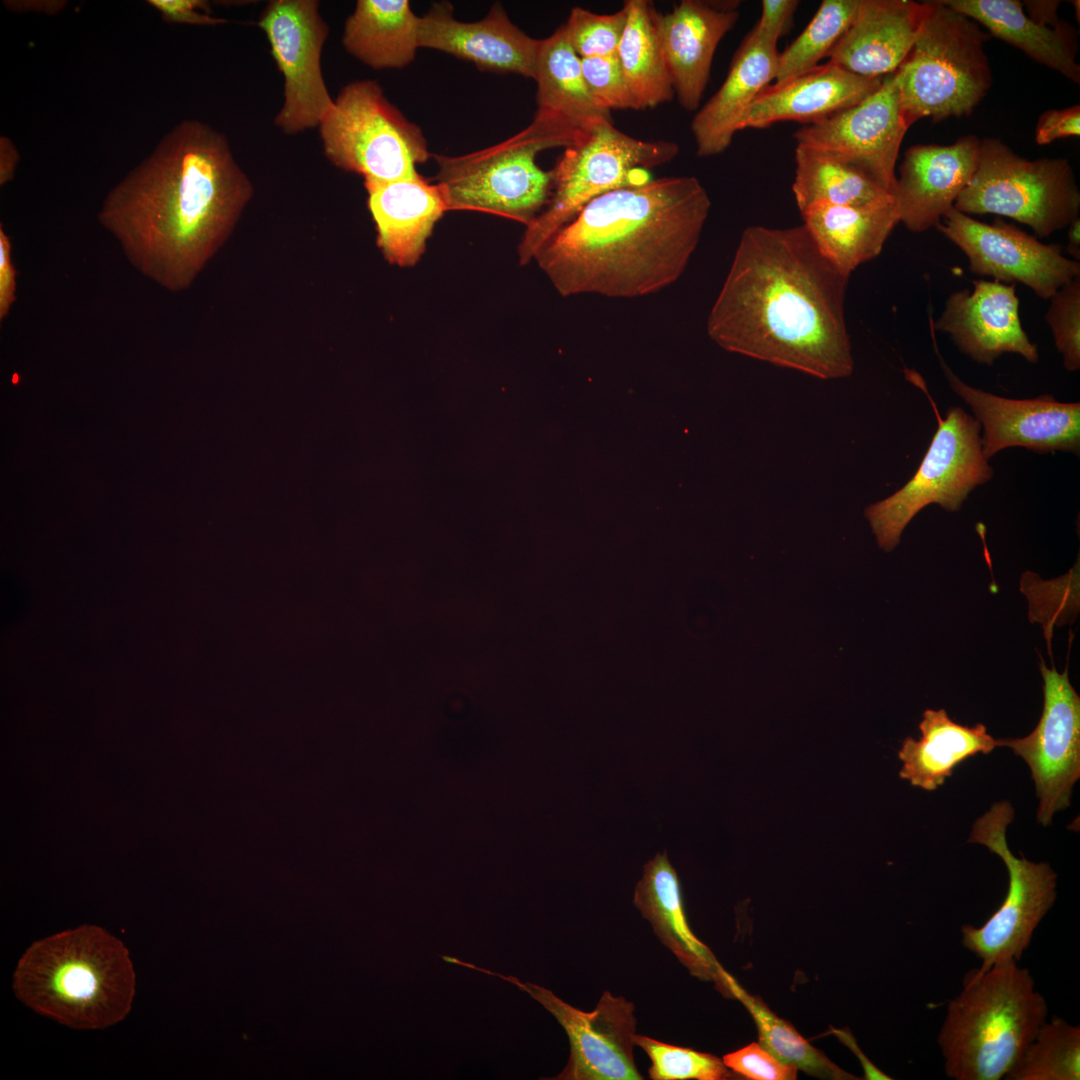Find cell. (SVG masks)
I'll return each instance as SVG.
<instances>
[{
    "mask_svg": "<svg viewBox=\"0 0 1080 1080\" xmlns=\"http://www.w3.org/2000/svg\"><path fill=\"white\" fill-rule=\"evenodd\" d=\"M938 356L951 389L970 406L983 427L982 452L987 460L1010 447L1079 455V402H1059L1052 395L1032 399L994 395L962 381Z\"/></svg>",
    "mask_w": 1080,
    "mask_h": 1080,
    "instance_id": "obj_18",
    "label": "cell"
},
{
    "mask_svg": "<svg viewBox=\"0 0 1080 1080\" xmlns=\"http://www.w3.org/2000/svg\"><path fill=\"white\" fill-rule=\"evenodd\" d=\"M1026 4L1027 14L1032 19L1049 26L1061 25L1056 13L1059 1H1027Z\"/></svg>",
    "mask_w": 1080,
    "mask_h": 1080,
    "instance_id": "obj_49",
    "label": "cell"
},
{
    "mask_svg": "<svg viewBox=\"0 0 1080 1080\" xmlns=\"http://www.w3.org/2000/svg\"><path fill=\"white\" fill-rule=\"evenodd\" d=\"M446 962L497 976L514 984L547 1009L565 1030L570 1056L563 1071L552 1080H640L633 1056L636 1029L634 1005L624 997L605 991L595 1009L583 1012L552 991L502 975L455 957L442 956Z\"/></svg>",
    "mask_w": 1080,
    "mask_h": 1080,
    "instance_id": "obj_14",
    "label": "cell"
},
{
    "mask_svg": "<svg viewBox=\"0 0 1080 1080\" xmlns=\"http://www.w3.org/2000/svg\"><path fill=\"white\" fill-rule=\"evenodd\" d=\"M627 21L623 8L612 14H596L574 7L566 24L567 38L580 58L616 55Z\"/></svg>",
    "mask_w": 1080,
    "mask_h": 1080,
    "instance_id": "obj_39",
    "label": "cell"
},
{
    "mask_svg": "<svg viewBox=\"0 0 1080 1080\" xmlns=\"http://www.w3.org/2000/svg\"><path fill=\"white\" fill-rule=\"evenodd\" d=\"M1013 819L1009 801L995 802L974 822L968 839L998 855L1009 878L1004 901L989 919L979 927H961L962 944L981 961L980 969L1004 961L1019 962L1056 900L1057 874L1050 864L1016 857L1008 847L1006 830Z\"/></svg>",
    "mask_w": 1080,
    "mask_h": 1080,
    "instance_id": "obj_12",
    "label": "cell"
},
{
    "mask_svg": "<svg viewBox=\"0 0 1080 1080\" xmlns=\"http://www.w3.org/2000/svg\"><path fill=\"white\" fill-rule=\"evenodd\" d=\"M859 0H824L802 33L778 53L773 84L784 83L818 66L849 27Z\"/></svg>",
    "mask_w": 1080,
    "mask_h": 1080,
    "instance_id": "obj_36",
    "label": "cell"
},
{
    "mask_svg": "<svg viewBox=\"0 0 1080 1080\" xmlns=\"http://www.w3.org/2000/svg\"><path fill=\"white\" fill-rule=\"evenodd\" d=\"M778 53L777 42L753 30L745 37L723 84L692 120L699 157L715 156L729 147L745 113L773 81Z\"/></svg>",
    "mask_w": 1080,
    "mask_h": 1080,
    "instance_id": "obj_25",
    "label": "cell"
},
{
    "mask_svg": "<svg viewBox=\"0 0 1080 1080\" xmlns=\"http://www.w3.org/2000/svg\"><path fill=\"white\" fill-rule=\"evenodd\" d=\"M710 207L692 176L618 188L584 206L533 260L563 297L653 294L684 272Z\"/></svg>",
    "mask_w": 1080,
    "mask_h": 1080,
    "instance_id": "obj_3",
    "label": "cell"
},
{
    "mask_svg": "<svg viewBox=\"0 0 1080 1080\" xmlns=\"http://www.w3.org/2000/svg\"><path fill=\"white\" fill-rule=\"evenodd\" d=\"M12 243L3 226H0V320L6 318L16 299V269L12 257Z\"/></svg>",
    "mask_w": 1080,
    "mask_h": 1080,
    "instance_id": "obj_46",
    "label": "cell"
},
{
    "mask_svg": "<svg viewBox=\"0 0 1080 1080\" xmlns=\"http://www.w3.org/2000/svg\"><path fill=\"white\" fill-rule=\"evenodd\" d=\"M679 152L675 142L645 141L604 124L566 147L552 169L549 200L526 226L518 245L521 265L594 198L651 180L648 170L671 161Z\"/></svg>",
    "mask_w": 1080,
    "mask_h": 1080,
    "instance_id": "obj_8",
    "label": "cell"
},
{
    "mask_svg": "<svg viewBox=\"0 0 1080 1080\" xmlns=\"http://www.w3.org/2000/svg\"><path fill=\"white\" fill-rule=\"evenodd\" d=\"M364 184L378 244L385 258L402 267L415 265L436 222L448 211L439 186L420 174Z\"/></svg>",
    "mask_w": 1080,
    "mask_h": 1080,
    "instance_id": "obj_26",
    "label": "cell"
},
{
    "mask_svg": "<svg viewBox=\"0 0 1080 1080\" xmlns=\"http://www.w3.org/2000/svg\"><path fill=\"white\" fill-rule=\"evenodd\" d=\"M580 59L584 79L598 105L609 111L636 110L617 54Z\"/></svg>",
    "mask_w": 1080,
    "mask_h": 1080,
    "instance_id": "obj_41",
    "label": "cell"
},
{
    "mask_svg": "<svg viewBox=\"0 0 1080 1080\" xmlns=\"http://www.w3.org/2000/svg\"><path fill=\"white\" fill-rule=\"evenodd\" d=\"M739 1L682 0L655 21L680 105L694 111L707 86L713 57L722 38L734 27Z\"/></svg>",
    "mask_w": 1080,
    "mask_h": 1080,
    "instance_id": "obj_22",
    "label": "cell"
},
{
    "mask_svg": "<svg viewBox=\"0 0 1080 1080\" xmlns=\"http://www.w3.org/2000/svg\"><path fill=\"white\" fill-rule=\"evenodd\" d=\"M724 1064L732 1071L754 1080H793L797 1068L775 1057L758 1043L729 1053L723 1057Z\"/></svg>",
    "mask_w": 1080,
    "mask_h": 1080,
    "instance_id": "obj_42",
    "label": "cell"
},
{
    "mask_svg": "<svg viewBox=\"0 0 1080 1080\" xmlns=\"http://www.w3.org/2000/svg\"><path fill=\"white\" fill-rule=\"evenodd\" d=\"M900 103L897 70L861 102L794 134L797 145L843 160L877 181L894 196L895 166L909 128Z\"/></svg>",
    "mask_w": 1080,
    "mask_h": 1080,
    "instance_id": "obj_16",
    "label": "cell"
},
{
    "mask_svg": "<svg viewBox=\"0 0 1080 1080\" xmlns=\"http://www.w3.org/2000/svg\"><path fill=\"white\" fill-rule=\"evenodd\" d=\"M927 10V2L859 0L828 62L868 78L894 73L912 50Z\"/></svg>",
    "mask_w": 1080,
    "mask_h": 1080,
    "instance_id": "obj_23",
    "label": "cell"
},
{
    "mask_svg": "<svg viewBox=\"0 0 1080 1080\" xmlns=\"http://www.w3.org/2000/svg\"><path fill=\"white\" fill-rule=\"evenodd\" d=\"M1039 666L1044 703L1037 726L1026 737L998 739V746L1010 748L1030 768L1039 799L1036 818L1048 826L1070 805L1080 778V697L1067 670L1060 674L1043 662Z\"/></svg>",
    "mask_w": 1080,
    "mask_h": 1080,
    "instance_id": "obj_17",
    "label": "cell"
},
{
    "mask_svg": "<svg viewBox=\"0 0 1080 1080\" xmlns=\"http://www.w3.org/2000/svg\"><path fill=\"white\" fill-rule=\"evenodd\" d=\"M1048 1005L1017 961L972 969L937 1036L947 1077L1005 1079L1047 1020Z\"/></svg>",
    "mask_w": 1080,
    "mask_h": 1080,
    "instance_id": "obj_5",
    "label": "cell"
},
{
    "mask_svg": "<svg viewBox=\"0 0 1080 1080\" xmlns=\"http://www.w3.org/2000/svg\"><path fill=\"white\" fill-rule=\"evenodd\" d=\"M633 1043L651 1059L648 1074L653 1080H722L733 1075L723 1060L690 1048L678 1047L635 1034Z\"/></svg>",
    "mask_w": 1080,
    "mask_h": 1080,
    "instance_id": "obj_38",
    "label": "cell"
},
{
    "mask_svg": "<svg viewBox=\"0 0 1080 1080\" xmlns=\"http://www.w3.org/2000/svg\"><path fill=\"white\" fill-rule=\"evenodd\" d=\"M318 127L325 157L365 181L415 177L416 166L431 156L422 130L373 80L345 85Z\"/></svg>",
    "mask_w": 1080,
    "mask_h": 1080,
    "instance_id": "obj_11",
    "label": "cell"
},
{
    "mask_svg": "<svg viewBox=\"0 0 1080 1080\" xmlns=\"http://www.w3.org/2000/svg\"><path fill=\"white\" fill-rule=\"evenodd\" d=\"M1015 289V284L975 280L973 290L951 293L930 325L948 334L959 351L978 363L992 365L1004 353L1036 363L1038 346L1022 327Z\"/></svg>",
    "mask_w": 1080,
    "mask_h": 1080,
    "instance_id": "obj_19",
    "label": "cell"
},
{
    "mask_svg": "<svg viewBox=\"0 0 1080 1080\" xmlns=\"http://www.w3.org/2000/svg\"><path fill=\"white\" fill-rule=\"evenodd\" d=\"M884 77L868 78L827 62L784 83L770 84L753 101L739 131L783 121L819 122L864 100Z\"/></svg>",
    "mask_w": 1080,
    "mask_h": 1080,
    "instance_id": "obj_24",
    "label": "cell"
},
{
    "mask_svg": "<svg viewBox=\"0 0 1080 1080\" xmlns=\"http://www.w3.org/2000/svg\"><path fill=\"white\" fill-rule=\"evenodd\" d=\"M801 215L820 253L848 277L859 265L881 253L900 222L895 199L860 206L820 204Z\"/></svg>",
    "mask_w": 1080,
    "mask_h": 1080,
    "instance_id": "obj_27",
    "label": "cell"
},
{
    "mask_svg": "<svg viewBox=\"0 0 1080 1080\" xmlns=\"http://www.w3.org/2000/svg\"><path fill=\"white\" fill-rule=\"evenodd\" d=\"M953 207L1005 216L1047 237L1079 217L1080 190L1068 159L1028 160L999 138H984L975 172Z\"/></svg>",
    "mask_w": 1080,
    "mask_h": 1080,
    "instance_id": "obj_10",
    "label": "cell"
},
{
    "mask_svg": "<svg viewBox=\"0 0 1080 1080\" xmlns=\"http://www.w3.org/2000/svg\"><path fill=\"white\" fill-rule=\"evenodd\" d=\"M1055 346L1068 371L1080 368V276L1063 285L1051 298L1045 315Z\"/></svg>",
    "mask_w": 1080,
    "mask_h": 1080,
    "instance_id": "obj_40",
    "label": "cell"
},
{
    "mask_svg": "<svg viewBox=\"0 0 1080 1080\" xmlns=\"http://www.w3.org/2000/svg\"><path fill=\"white\" fill-rule=\"evenodd\" d=\"M534 80L537 109L555 113L584 132L612 123L611 112L598 105L586 84L564 25L541 40Z\"/></svg>",
    "mask_w": 1080,
    "mask_h": 1080,
    "instance_id": "obj_32",
    "label": "cell"
},
{
    "mask_svg": "<svg viewBox=\"0 0 1080 1080\" xmlns=\"http://www.w3.org/2000/svg\"><path fill=\"white\" fill-rule=\"evenodd\" d=\"M634 904L661 942L695 976L723 987L724 969L709 948L692 932L686 919L681 886L667 853H658L644 866Z\"/></svg>",
    "mask_w": 1080,
    "mask_h": 1080,
    "instance_id": "obj_28",
    "label": "cell"
},
{
    "mask_svg": "<svg viewBox=\"0 0 1080 1080\" xmlns=\"http://www.w3.org/2000/svg\"><path fill=\"white\" fill-rule=\"evenodd\" d=\"M942 1L1034 61L1080 83L1076 47L1062 25L1049 26L1032 19L1017 0Z\"/></svg>",
    "mask_w": 1080,
    "mask_h": 1080,
    "instance_id": "obj_30",
    "label": "cell"
},
{
    "mask_svg": "<svg viewBox=\"0 0 1080 1080\" xmlns=\"http://www.w3.org/2000/svg\"><path fill=\"white\" fill-rule=\"evenodd\" d=\"M919 729L918 740L906 737L902 742L898 752L902 761L899 776L927 791L942 786L964 760L989 754L998 747V739L987 732L985 725H960L944 709L925 710Z\"/></svg>",
    "mask_w": 1080,
    "mask_h": 1080,
    "instance_id": "obj_29",
    "label": "cell"
},
{
    "mask_svg": "<svg viewBox=\"0 0 1080 1080\" xmlns=\"http://www.w3.org/2000/svg\"><path fill=\"white\" fill-rule=\"evenodd\" d=\"M623 6L627 21L617 56L636 110L654 108L675 95L656 26V10L647 0H628Z\"/></svg>",
    "mask_w": 1080,
    "mask_h": 1080,
    "instance_id": "obj_33",
    "label": "cell"
},
{
    "mask_svg": "<svg viewBox=\"0 0 1080 1080\" xmlns=\"http://www.w3.org/2000/svg\"><path fill=\"white\" fill-rule=\"evenodd\" d=\"M540 42L518 28L499 3L475 22L454 18L448 2L433 4L418 18L419 48L454 55L486 71L534 79Z\"/></svg>",
    "mask_w": 1080,
    "mask_h": 1080,
    "instance_id": "obj_20",
    "label": "cell"
},
{
    "mask_svg": "<svg viewBox=\"0 0 1080 1080\" xmlns=\"http://www.w3.org/2000/svg\"><path fill=\"white\" fill-rule=\"evenodd\" d=\"M1067 253L1073 260L1080 261V218H1076L1068 225Z\"/></svg>",
    "mask_w": 1080,
    "mask_h": 1080,
    "instance_id": "obj_50",
    "label": "cell"
},
{
    "mask_svg": "<svg viewBox=\"0 0 1080 1080\" xmlns=\"http://www.w3.org/2000/svg\"><path fill=\"white\" fill-rule=\"evenodd\" d=\"M25 1005L75 1029L123 1020L135 994V973L123 943L96 925L35 941L13 974Z\"/></svg>",
    "mask_w": 1080,
    "mask_h": 1080,
    "instance_id": "obj_4",
    "label": "cell"
},
{
    "mask_svg": "<svg viewBox=\"0 0 1080 1080\" xmlns=\"http://www.w3.org/2000/svg\"><path fill=\"white\" fill-rule=\"evenodd\" d=\"M848 279L804 225L747 227L709 312L708 335L727 351L822 380L848 377Z\"/></svg>",
    "mask_w": 1080,
    "mask_h": 1080,
    "instance_id": "obj_2",
    "label": "cell"
},
{
    "mask_svg": "<svg viewBox=\"0 0 1080 1080\" xmlns=\"http://www.w3.org/2000/svg\"><path fill=\"white\" fill-rule=\"evenodd\" d=\"M792 191L800 213L815 205L860 206L894 196L859 168L827 153L797 145Z\"/></svg>",
    "mask_w": 1080,
    "mask_h": 1080,
    "instance_id": "obj_34",
    "label": "cell"
},
{
    "mask_svg": "<svg viewBox=\"0 0 1080 1080\" xmlns=\"http://www.w3.org/2000/svg\"><path fill=\"white\" fill-rule=\"evenodd\" d=\"M928 10L912 50L897 69L900 103L909 126L969 115L987 95L992 73L989 34L942 0Z\"/></svg>",
    "mask_w": 1080,
    "mask_h": 1080,
    "instance_id": "obj_7",
    "label": "cell"
},
{
    "mask_svg": "<svg viewBox=\"0 0 1080 1080\" xmlns=\"http://www.w3.org/2000/svg\"><path fill=\"white\" fill-rule=\"evenodd\" d=\"M798 3L796 0H763L760 19L752 30L778 42L790 29Z\"/></svg>",
    "mask_w": 1080,
    "mask_h": 1080,
    "instance_id": "obj_45",
    "label": "cell"
},
{
    "mask_svg": "<svg viewBox=\"0 0 1080 1080\" xmlns=\"http://www.w3.org/2000/svg\"><path fill=\"white\" fill-rule=\"evenodd\" d=\"M252 194L227 138L185 120L110 190L98 221L140 273L180 291L229 237Z\"/></svg>",
    "mask_w": 1080,
    "mask_h": 1080,
    "instance_id": "obj_1",
    "label": "cell"
},
{
    "mask_svg": "<svg viewBox=\"0 0 1080 1080\" xmlns=\"http://www.w3.org/2000/svg\"><path fill=\"white\" fill-rule=\"evenodd\" d=\"M1005 1079L1079 1080V1026L1058 1016L1046 1020Z\"/></svg>",
    "mask_w": 1080,
    "mask_h": 1080,
    "instance_id": "obj_37",
    "label": "cell"
},
{
    "mask_svg": "<svg viewBox=\"0 0 1080 1080\" xmlns=\"http://www.w3.org/2000/svg\"><path fill=\"white\" fill-rule=\"evenodd\" d=\"M418 18L408 0H358L344 24L342 44L373 69H398L416 56Z\"/></svg>",
    "mask_w": 1080,
    "mask_h": 1080,
    "instance_id": "obj_31",
    "label": "cell"
},
{
    "mask_svg": "<svg viewBox=\"0 0 1080 1080\" xmlns=\"http://www.w3.org/2000/svg\"><path fill=\"white\" fill-rule=\"evenodd\" d=\"M905 375L927 395L937 430L913 477L895 493L865 509L878 546L886 552L899 544L902 532L923 508L937 504L956 512L977 486L993 476L982 452L979 422L959 406L949 408L942 419L919 374L906 369Z\"/></svg>",
    "mask_w": 1080,
    "mask_h": 1080,
    "instance_id": "obj_9",
    "label": "cell"
},
{
    "mask_svg": "<svg viewBox=\"0 0 1080 1080\" xmlns=\"http://www.w3.org/2000/svg\"><path fill=\"white\" fill-rule=\"evenodd\" d=\"M19 152L6 136L0 137V185H6L14 178L15 170L19 162Z\"/></svg>",
    "mask_w": 1080,
    "mask_h": 1080,
    "instance_id": "obj_48",
    "label": "cell"
},
{
    "mask_svg": "<svg viewBox=\"0 0 1080 1080\" xmlns=\"http://www.w3.org/2000/svg\"><path fill=\"white\" fill-rule=\"evenodd\" d=\"M723 988L748 1009L757 1025L761 1045L779 1060L820 1078L856 1079L832 1063L793 1026L769 1010L760 999L746 992L725 970Z\"/></svg>",
    "mask_w": 1080,
    "mask_h": 1080,
    "instance_id": "obj_35",
    "label": "cell"
},
{
    "mask_svg": "<svg viewBox=\"0 0 1080 1080\" xmlns=\"http://www.w3.org/2000/svg\"><path fill=\"white\" fill-rule=\"evenodd\" d=\"M1079 135L1080 106L1078 104L1043 112L1037 121L1035 129V141L1039 145H1046L1057 139Z\"/></svg>",
    "mask_w": 1080,
    "mask_h": 1080,
    "instance_id": "obj_44",
    "label": "cell"
},
{
    "mask_svg": "<svg viewBox=\"0 0 1080 1080\" xmlns=\"http://www.w3.org/2000/svg\"><path fill=\"white\" fill-rule=\"evenodd\" d=\"M935 227L966 255L972 273L1019 282L1040 298L1050 299L1080 276V263L1067 258L1062 245L1042 243L1000 218L987 224L952 207Z\"/></svg>",
    "mask_w": 1080,
    "mask_h": 1080,
    "instance_id": "obj_15",
    "label": "cell"
},
{
    "mask_svg": "<svg viewBox=\"0 0 1080 1080\" xmlns=\"http://www.w3.org/2000/svg\"><path fill=\"white\" fill-rule=\"evenodd\" d=\"M586 133L561 116L537 109L529 126L511 138L472 153L433 155L437 185L447 210H471L529 225L546 206L552 170L541 169L543 150L569 147Z\"/></svg>",
    "mask_w": 1080,
    "mask_h": 1080,
    "instance_id": "obj_6",
    "label": "cell"
},
{
    "mask_svg": "<svg viewBox=\"0 0 1080 1080\" xmlns=\"http://www.w3.org/2000/svg\"><path fill=\"white\" fill-rule=\"evenodd\" d=\"M979 143L969 134L950 145L918 144L905 151L894 198L909 231H927L954 206L975 172Z\"/></svg>",
    "mask_w": 1080,
    "mask_h": 1080,
    "instance_id": "obj_21",
    "label": "cell"
},
{
    "mask_svg": "<svg viewBox=\"0 0 1080 1080\" xmlns=\"http://www.w3.org/2000/svg\"><path fill=\"white\" fill-rule=\"evenodd\" d=\"M257 25L284 79V100L275 126L288 135L319 126L334 104L321 70L329 27L319 1L271 0Z\"/></svg>",
    "mask_w": 1080,
    "mask_h": 1080,
    "instance_id": "obj_13",
    "label": "cell"
},
{
    "mask_svg": "<svg viewBox=\"0 0 1080 1080\" xmlns=\"http://www.w3.org/2000/svg\"><path fill=\"white\" fill-rule=\"evenodd\" d=\"M4 6L17 13H42L53 15L57 14L64 9L67 2L62 0H21V1H4Z\"/></svg>",
    "mask_w": 1080,
    "mask_h": 1080,
    "instance_id": "obj_47",
    "label": "cell"
},
{
    "mask_svg": "<svg viewBox=\"0 0 1080 1080\" xmlns=\"http://www.w3.org/2000/svg\"><path fill=\"white\" fill-rule=\"evenodd\" d=\"M165 22L198 26H216L228 19L210 14V4L204 0H148Z\"/></svg>",
    "mask_w": 1080,
    "mask_h": 1080,
    "instance_id": "obj_43",
    "label": "cell"
}]
</instances>
